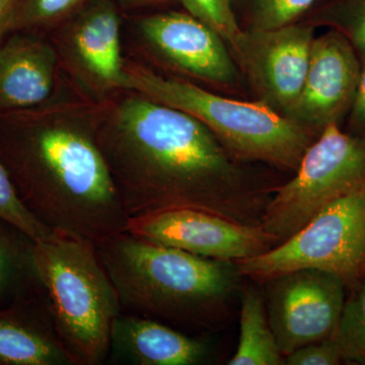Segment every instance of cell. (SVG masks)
<instances>
[{"mask_svg": "<svg viewBox=\"0 0 365 365\" xmlns=\"http://www.w3.org/2000/svg\"><path fill=\"white\" fill-rule=\"evenodd\" d=\"M361 68L356 50L339 31L314 37L306 79L287 119L318 136L339 126L354 103Z\"/></svg>", "mask_w": 365, "mask_h": 365, "instance_id": "obj_11", "label": "cell"}, {"mask_svg": "<svg viewBox=\"0 0 365 365\" xmlns=\"http://www.w3.org/2000/svg\"><path fill=\"white\" fill-rule=\"evenodd\" d=\"M78 0H26L14 11L11 30L26 28L66 13Z\"/></svg>", "mask_w": 365, "mask_h": 365, "instance_id": "obj_25", "label": "cell"}, {"mask_svg": "<svg viewBox=\"0 0 365 365\" xmlns=\"http://www.w3.org/2000/svg\"><path fill=\"white\" fill-rule=\"evenodd\" d=\"M56 56L37 38L14 35L0 42V116L38 107L51 95Z\"/></svg>", "mask_w": 365, "mask_h": 365, "instance_id": "obj_14", "label": "cell"}, {"mask_svg": "<svg viewBox=\"0 0 365 365\" xmlns=\"http://www.w3.org/2000/svg\"><path fill=\"white\" fill-rule=\"evenodd\" d=\"M210 348L205 341L180 332L168 324L122 312L113 323L108 360L133 365L205 364Z\"/></svg>", "mask_w": 365, "mask_h": 365, "instance_id": "obj_13", "label": "cell"}, {"mask_svg": "<svg viewBox=\"0 0 365 365\" xmlns=\"http://www.w3.org/2000/svg\"><path fill=\"white\" fill-rule=\"evenodd\" d=\"M237 264L242 276L261 282L299 269H319L351 289L365 277V187L329 204L287 241Z\"/></svg>", "mask_w": 365, "mask_h": 365, "instance_id": "obj_7", "label": "cell"}, {"mask_svg": "<svg viewBox=\"0 0 365 365\" xmlns=\"http://www.w3.org/2000/svg\"><path fill=\"white\" fill-rule=\"evenodd\" d=\"M191 16L215 30L230 47L242 31L237 24L232 0H181Z\"/></svg>", "mask_w": 365, "mask_h": 365, "instance_id": "obj_22", "label": "cell"}, {"mask_svg": "<svg viewBox=\"0 0 365 365\" xmlns=\"http://www.w3.org/2000/svg\"><path fill=\"white\" fill-rule=\"evenodd\" d=\"M0 160L36 220L95 244L126 230L97 133L83 125L36 117L33 108L0 116Z\"/></svg>", "mask_w": 365, "mask_h": 365, "instance_id": "obj_2", "label": "cell"}, {"mask_svg": "<svg viewBox=\"0 0 365 365\" xmlns=\"http://www.w3.org/2000/svg\"><path fill=\"white\" fill-rule=\"evenodd\" d=\"M0 217L9 220V222L25 230L26 234L30 235L36 241L45 239L53 232L49 227L42 225L39 220H36L32 213L21 203L1 160H0Z\"/></svg>", "mask_w": 365, "mask_h": 365, "instance_id": "obj_23", "label": "cell"}, {"mask_svg": "<svg viewBox=\"0 0 365 365\" xmlns=\"http://www.w3.org/2000/svg\"><path fill=\"white\" fill-rule=\"evenodd\" d=\"M122 88L191 115L212 132L234 157L295 172L313 134L260 102L215 95L181 79L144 69L125 71Z\"/></svg>", "mask_w": 365, "mask_h": 365, "instance_id": "obj_5", "label": "cell"}, {"mask_svg": "<svg viewBox=\"0 0 365 365\" xmlns=\"http://www.w3.org/2000/svg\"><path fill=\"white\" fill-rule=\"evenodd\" d=\"M322 14L365 57V0H331Z\"/></svg>", "mask_w": 365, "mask_h": 365, "instance_id": "obj_21", "label": "cell"}, {"mask_svg": "<svg viewBox=\"0 0 365 365\" xmlns=\"http://www.w3.org/2000/svg\"><path fill=\"white\" fill-rule=\"evenodd\" d=\"M319 0H248L252 30H272L297 23Z\"/></svg>", "mask_w": 365, "mask_h": 365, "instance_id": "obj_20", "label": "cell"}, {"mask_svg": "<svg viewBox=\"0 0 365 365\" xmlns=\"http://www.w3.org/2000/svg\"><path fill=\"white\" fill-rule=\"evenodd\" d=\"M347 292L335 338L344 364L365 365V277Z\"/></svg>", "mask_w": 365, "mask_h": 365, "instance_id": "obj_19", "label": "cell"}, {"mask_svg": "<svg viewBox=\"0 0 365 365\" xmlns=\"http://www.w3.org/2000/svg\"><path fill=\"white\" fill-rule=\"evenodd\" d=\"M36 257L53 325L72 364H104L122 307L95 242L53 230L37 241Z\"/></svg>", "mask_w": 365, "mask_h": 365, "instance_id": "obj_4", "label": "cell"}, {"mask_svg": "<svg viewBox=\"0 0 365 365\" xmlns=\"http://www.w3.org/2000/svg\"><path fill=\"white\" fill-rule=\"evenodd\" d=\"M240 313L239 343L228 364H283L284 356L269 323L264 292L253 287L244 289Z\"/></svg>", "mask_w": 365, "mask_h": 365, "instance_id": "obj_18", "label": "cell"}, {"mask_svg": "<svg viewBox=\"0 0 365 365\" xmlns=\"http://www.w3.org/2000/svg\"><path fill=\"white\" fill-rule=\"evenodd\" d=\"M13 1L16 2H16H18V0H13Z\"/></svg>", "mask_w": 365, "mask_h": 365, "instance_id": "obj_28", "label": "cell"}, {"mask_svg": "<svg viewBox=\"0 0 365 365\" xmlns=\"http://www.w3.org/2000/svg\"><path fill=\"white\" fill-rule=\"evenodd\" d=\"M16 4L13 0H0V41L11 30Z\"/></svg>", "mask_w": 365, "mask_h": 365, "instance_id": "obj_27", "label": "cell"}, {"mask_svg": "<svg viewBox=\"0 0 365 365\" xmlns=\"http://www.w3.org/2000/svg\"><path fill=\"white\" fill-rule=\"evenodd\" d=\"M263 283L269 323L283 356L335 336L347 295V287L338 276L306 268Z\"/></svg>", "mask_w": 365, "mask_h": 365, "instance_id": "obj_8", "label": "cell"}, {"mask_svg": "<svg viewBox=\"0 0 365 365\" xmlns=\"http://www.w3.org/2000/svg\"><path fill=\"white\" fill-rule=\"evenodd\" d=\"M126 232L189 253L237 262L277 245L261 225H245L194 208H170L129 217Z\"/></svg>", "mask_w": 365, "mask_h": 365, "instance_id": "obj_9", "label": "cell"}, {"mask_svg": "<svg viewBox=\"0 0 365 365\" xmlns=\"http://www.w3.org/2000/svg\"><path fill=\"white\" fill-rule=\"evenodd\" d=\"M73 40L79 58L93 76L123 86L119 19L114 9L104 6L90 11L76 26Z\"/></svg>", "mask_w": 365, "mask_h": 365, "instance_id": "obj_17", "label": "cell"}, {"mask_svg": "<svg viewBox=\"0 0 365 365\" xmlns=\"http://www.w3.org/2000/svg\"><path fill=\"white\" fill-rule=\"evenodd\" d=\"M294 177L277 187L261 227L280 242L299 232L322 209L365 187V133L329 126L307 148Z\"/></svg>", "mask_w": 365, "mask_h": 365, "instance_id": "obj_6", "label": "cell"}, {"mask_svg": "<svg viewBox=\"0 0 365 365\" xmlns=\"http://www.w3.org/2000/svg\"><path fill=\"white\" fill-rule=\"evenodd\" d=\"M0 365H73L45 295L0 309Z\"/></svg>", "mask_w": 365, "mask_h": 365, "instance_id": "obj_15", "label": "cell"}, {"mask_svg": "<svg viewBox=\"0 0 365 365\" xmlns=\"http://www.w3.org/2000/svg\"><path fill=\"white\" fill-rule=\"evenodd\" d=\"M314 28L292 25L241 33L232 50L260 102L287 117L299 98L314 41Z\"/></svg>", "mask_w": 365, "mask_h": 365, "instance_id": "obj_10", "label": "cell"}, {"mask_svg": "<svg viewBox=\"0 0 365 365\" xmlns=\"http://www.w3.org/2000/svg\"><path fill=\"white\" fill-rule=\"evenodd\" d=\"M141 31L153 49L180 71L217 85L237 83L239 71L225 41L195 16L155 14L144 19Z\"/></svg>", "mask_w": 365, "mask_h": 365, "instance_id": "obj_12", "label": "cell"}, {"mask_svg": "<svg viewBox=\"0 0 365 365\" xmlns=\"http://www.w3.org/2000/svg\"><path fill=\"white\" fill-rule=\"evenodd\" d=\"M36 246L25 230L0 217V309L45 295Z\"/></svg>", "mask_w": 365, "mask_h": 365, "instance_id": "obj_16", "label": "cell"}, {"mask_svg": "<svg viewBox=\"0 0 365 365\" xmlns=\"http://www.w3.org/2000/svg\"><path fill=\"white\" fill-rule=\"evenodd\" d=\"M97 140L128 217L194 208L261 225L273 191L191 115L137 96Z\"/></svg>", "mask_w": 365, "mask_h": 365, "instance_id": "obj_1", "label": "cell"}, {"mask_svg": "<svg viewBox=\"0 0 365 365\" xmlns=\"http://www.w3.org/2000/svg\"><path fill=\"white\" fill-rule=\"evenodd\" d=\"M344 364L339 343L334 337L297 348L284 356L285 365H339Z\"/></svg>", "mask_w": 365, "mask_h": 365, "instance_id": "obj_24", "label": "cell"}, {"mask_svg": "<svg viewBox=\"0 0 365 365\" xmlns=\"http://www.w3.org/2000/svg\"><path fill=\"white\" fill-rule=\"evenodd\" d=\"M349 114L352 132L365 133V66L361 68L356 97Z\"/></svg>", "mask_w": 365, "mask_h": 365, "instance_id": "obj_26", "label": "cell"}, {"mask_svg": "<svg viewBox=\"0 0 365 365\" xmlns=\"http://www.w3.org/2000/svg\"><path fill=\"white\" fill-rule=\"evenodd\" d=\"M96 247L122 312L168 325L212 328L241 283L237 262L204 258L126 230Z\"/></svg>", "mask_w": 365, "mask_h": 365, "instance_id": "obj_3", "label": "cell"}]
</instances>
